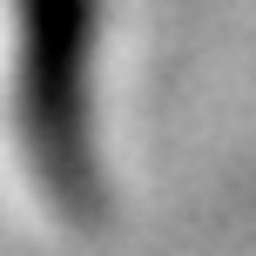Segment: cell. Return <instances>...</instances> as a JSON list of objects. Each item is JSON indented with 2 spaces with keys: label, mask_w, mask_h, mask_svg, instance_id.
I'll return each mask as SVG.
<instances>
[{
  "label": "cell",
  "mask_w": 256,
  "mask_h": 256,
  "mask_svg": "<svg viewBox=\"0 0 256 256\" xmlns=\"http://www.w3.org/2000/svg\"><path fill=\"white\" fill-rule=\"evenodd\" d=\"M14 54V135L20 162L68 222H102V135H94V61L102 0H7Z\"/></svg>",
  "instance_id": "obj_1"
}]
</instances>
